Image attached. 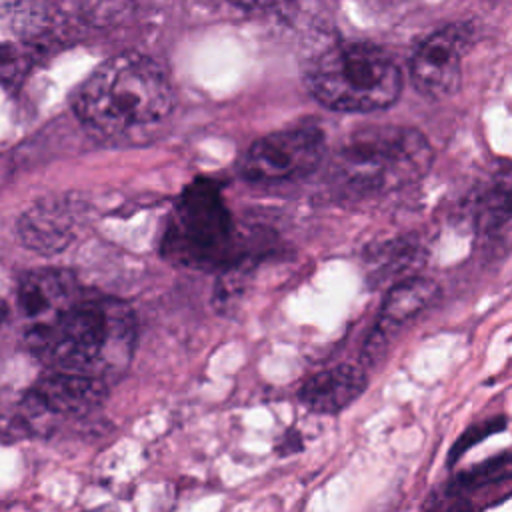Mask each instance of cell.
Instances as JSON below:
<instances>
[{
	"mask_svg": "<svg viewBox=\"0 0 512 512\" xmlns=\"http://www.w3.org/2000/svg\"><path fill=\"white\" fill-rule=\"evenodd\" d=\"M28 348L50 368L106 378L122 372L136 344L132 308L112 298H78L26 330Z\"/></svg>",
	"mask_w": 512,
	"mask_h": 512,
	"instance_id": "6da1fadb",
	"label": "cell"
},
{
	"mask_svg": "<svg viewBox=\"0 0 512 512\" xmlns=\"http://www.w3.org/2000/svg\"><path fill=\"white\" fill-rule=\"evenodd\" d=\"M72 106L86 128L116 136L168 116L174 90L154 58L124 52L108 58L82 82Z\"/></svg>",
	"mask_w": 512,
	"mask_h": 512,
	"instance_id": "7a4b0ae2",
	"label": "cell"
},
{
	"mask_svg": "<svg viewBox=\"0 0 512 512\" xmlns=\"http://www.w3.org/2000/svg\"><path fill=\"white\" fill-rule=\"evenodd\" d=\"M428 138L408 126H372L348 136L336 150L328 176L348 196L400 190L420 182L432 168Z\"/></svg>",
	"mask_w": 512,
	"mask_h": 512,
	"instance_id": "3957f363",
	"label": "cell"
},
{
	"mask_svg": "<svg viewBox=\"0 0 512 512\" xmlns=\"http://www.w3.org/2000/svg\"><path fill=\"white\" fill-rule=\"evenodd\" d=\"M302 76L310 94L338 112L388 108L402 92L398 64L370 42H334L304 64Z\"/></svg>",
	"mask_w": 512,
	"mask_h": 512,
	"instance_id": "277c9868",
	"label": "cell"
},
{
	"mask_svg": "<svg viewBox=\"0 0 512 512\" xmlns=\"http://www.w3.org/2000/svg\"><path fill=\"white\" fill-rule=\"evenodd\" d=\"M160 254L196 270H224L238 262V232L218 180L198 176L180 192L160 236Z\"/></svg>",
	"mask_w": 512,
	"mask_h": 512,
	"instance_id": "5b68a950",
	"label": "cell"
},
{
	"mask_svg": "<svg viewBox=\"0 0 512 512\" xmlns=\"http://www.w3.org/2000/svg\"><path fill=\"white\" fill-rule=\"evenodd\" d=\"M324 154L326 138L322 128L300 124L252 142L238 162V170L252 184H282L312 174Z\"/></svg>",
	"mask_w": 512,
	"mask_h": 512,
	"instance_id": "8992f818",
	"label": "cell"
},
{
	"mask_svg": "<svg viewBox=\"0 0 512 512\" xmlns=\"http://www.w3.org/2000/svg\"><path fill=\"white\" fill-rule=\"evenodd\" d=\"M106 394L108 388L100 376L54 370L22 398L14 428L34 432L36 426H44L50 418L88 416L104 404Z\"/></svg>",
	"mask_w": 512,
	"mask_h": 512,
	"instance_id": "52a82bcc",
	"label": "cell"
},
{
	"mask_svg": "<svg viewBox=\"0 0 512 512\" xmlns=\"http://www.w3.org/2000/svg\"><path fill=\"white\" fill-rule=\"evenodd\" d=\"M470 44L472 26L468 24H448L430 34L410 60L414 88L430 100L456 94L462 84V58Z\"/></svg>",
	"mask_w": 512,
	"mask_h": 512,
	"instance_id": "ba28073f",
	"label": "cell"
},
{
	"mask_svg": "<svg viewBox=\"0 0 512 512\" xmlns=\"http://www.w3.org/2000/svg\"><path fill=\"white\" fill-rule=\"evenodd\" d=\"M438 292V284L426 276L414 274L396 282L384 296L380 314L364 342L362 360L370 366L376 364L388 350L398 330L426 310L436 300Z\"/></svg>",
	"mask_w": 512,
	"mask_h": 512,
	"instance_id": "9c48e42d",
	"label": "cell"
},
{
	"mask_svg": "<svg viewBox=\"0 0 512 512\" xmlns=\"http://www.w3.org/2000/svg\"><path fill=\"white\" fill-rule=\"evenodd\" d=\"M78 222L80 208L70 198H44L20 216L18 236L26 248L50 254L74 240Z\"/></svg>",
	"mask_w": 512,
	"mask_h": 512,
	"instance_id": "30bf717a",
	"label": "cell"
},
{
	"mask_svg": "<svg viewBox=\"0 0 512 512\" xmlns=\"http://www.w3.org/2000/svg\"><path fill=\"white\" fill-rule=\"evenodd\" d=\"M78 298L76 278L56 268L32 270L20 278L16 288V306L30 326L46 324Z\"/></svg>",
	"mask_w": 512,
	"mask_h": 512,
	"instance_id": "8fae6325",
	"label": "cell"
},
{
	"mask_svg": "<svg viewBox=\"0 0 512 512\" xmlns=\"http://www.w3.org/2000/svg\"><path fill=\"white\" fill-rule=\"evenodd\" d=\"M366 384L368 378L362 368L340 364L308 378L298 398L312 412L338 414L366 390Z\"/></svg>",
	"mask_w": 512,
	"mask_h": 512,
	"instance_id": "7c38bea8",
	"label": "cell"
},
{
	"mask_svg": "<svg viewBox=\"0 0 512 512\" xmlns=\"http://www.w3.org/2000/svg\"><path fill=\"white\" fill-rule=\"evenodd\" d=\"M468 220L480 234H492L512 220V166L494 172L468 198Z\"/></svg>",
	"mask_w": 512,
	"mask_h": 512,
	"instance_id": "4fadbf2b",
	"label": "cell"
},
{
	"mask_svg": "<svg viewBox=\"0 0 512 512\" xmlns=\"http://www.w3.org/2000/svg\"><path fill=\"white\" fill-rule=\"evenodd\" d=\"M512 480V450L500 452L468 470L458 472L446 488L448 498H460L462 494L478 492Z\"/></svg>",
	"mask_w": 512,
	"mask_h": 512,
	"instance_id": "5bb4252c",
	"label": "cell"
},
{
	"mask_svg": "<svg viewBox=\"0 0 512 512\" xmlns=\"http://www.w3.org/2000/svg\"><path fill=\"white\" fill-rule=\"evenodd\" d=\"M376 262V276L378 280H386L398 276L406 270H412L422 260V250L418 242L412 240H396L386 246L378 254L372 256Z\"/></svg>",
	"mask_w": 512,
	"mask_h": 512,
	"instance_id": "9a60e30c",
	"label": "cell"
},
{
	"mask_svg": "<svg viewBox=\"0 0 512 512\" xmlns=\"http://www.w3.org/2000/svg\"><path fill=\"white\" fill-rule=\"evenodd\" d=\"M84 18L96 26H108L128 16L130 0H80Z\"/></svg>",
	"mask_w": 512,
	"mask_h": 512,
	"instance_id": "2e32d148",
	"label": "cell"
},
{
	"mask_svg": "<svg viewBox=\"0 0 512 512\" xmlns=\"http://www.w3.org/2000/svg\"><path fill=\"white\" fill-rule=\"evenodd\" d=\"M504 426H506V418H502V416H498V418H488V420H482V422L470 426V428L460 436V440L454 444V448H452V452H450V462L458 460L468 448H472L474 444L482 442L484 438H488V436L500 432Z\"/></svg>",
	"mask_w": 512,
	"mask_h": 512,
	"instance_id": "e0dca14e",
	"label": "cell"
},
{
	"mask_svg": "<svg viewBox=\"0 0 512 512\" xmlns=\"http://www.w3.org/2000/svg\"><path fill=\"white\" fill-rule=\"evenodd\" d=\"M232 2L246 10H272L286 4L288 0H232Z\"/></svg>",
	"mask_w": 512,
	"mask_h": 512,
	"instance_id": "ac0fdd59",
	"label": "cell"
}]
</instances>
